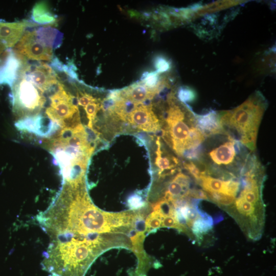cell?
Listing matches in <instances>:
<instances>
[{
	"label": "cell",
	"mask_w": 276,
	"mask_h": 276,
	"mask_svg": "<svg viewBox=\"0 0 276 276\" xmlns=\"http://www.w3.org/2000/svg\"><path fill=\"white\" fill-rule=\"evenodd\" d=\"M36 219L49 238L41 262L49 276H85L104 251L133 249L134 212L101 210L91 200L85 181L63 182Z\"/></svg>",
	"instance_id": "6da1fadb"
},
{
	"label": "cell",
	"mask_w": 276,
	"mask_h": 276,
	"mask_svg": "<svg viewBox=\"0 0 276 276\" xmlns=\"http://www.w3.org/2000/svg\"><path fill=\"white\" fill-rule=\"evenodd\" d=\"M51 141L50 150L59 167L62 180H85L89 159L101 144L96 135L79 124L61 129Z\"/></svg>",
	"instance_id": "7a4b0ae2"
},
{
	"label": "cell",
	"mask_w": 276,
	"mask_h": 276,
	"mask_svg": "<svg viewBox=\"0 0 276 276\" xmlns=\"http://www.w3.org/2000/svg\"><path fill=\"white\" fill-rule=\"evenodd\" d=\"M166 110L158 115L160 135L178 157L184 158L191 150L201 146L205 136L197 127L195 114L171 93L167 96Z\"/></svg>",
	"instance_id": "3957f363"
},
{
	"label": "cell",
	"mask_w": 276,
	"mask_h": 276,
	"mask_svg": "<svg viewBox=\"0 0 276 276\" xmlns=\"http://www.w3.org/2000/svg\"><path fill=\"white\" fill-rule=\"evenodd\" d=\"M267 105L262 95L256 92L236 108L219 113L224 133L254 150L259 127Z\"/></svg>",
	"instance_id": "277c9868"
},
{
	"label": "cell",
	"mask_w": 276,
	"mask_h": 276,
	"mask_svg": "<svg viewBox=\"0 0 276 276\" xmlns=\"http://www.w3.org/2000/svg\"><path fill=\"white\" fill-rule=\"evenodd\" d=\"M11 101L18 120L41 114L47 98L33 83L19 73L11 87Z\"/></svg>",
	"instance_id": "5b68a950"
},
{
	"label": "cell",
	"mask_w": 276,
	"mask_h": 276,
	"mask_svg": "<svg viewBox=\"0 0 276 276\" xmlns=\"http://www.w3.org/2000/svg\"><path fill=\"white\" fill-rule=\"evenodd\" d=\"M13 51L22 61L51 62L54 57L53 50L37 39L33 29L25 31Z\"/></svg>",
	"instance_id": "8992f818"
},
{
	"label": "cell",
	"mask_w": 276,
	"mask_h": 276,
	"mask_svg": "<svg viewBox=\"0 0 276 276\" xmlns=\"http://www.w3.org/2000/svg\"><path fill=\"white\" fill-rule=\"evenodd\" d=\"M19 73L45 94L53 90L59 81L57 72L44 62L22 61Z\"/></svg>",
	"instance_id": "52a82bcc"
},
{
	"label": "cell",
	"mask_w": 276,
	"mask_h": 276,
	"mask_svg": "<svg viewBox=\"0 0 276 276\" xmlns=\"http://www.w3.org/2000/svg\"><path fill=\"white\" fill-rule=\"evenodd\" d=\"M155 137L154 166L157 172V178L160 179L180 171V161L173 154L167 151L163 146L160 136L156 135Z\"/></svg>",
	"instance_id": "ba28073f"
},
{
	"label": "cell",
	"mask_w": 276,
	"mask_h": 276,
	"mask_svg": "<svg viewBox=\"0 0 276 276\" xmlns=\"http://www.w3.org/2000/svg\"><path fill=\"white\" fill-rule=\"evenodd\" d=\"M38 26L32 21L26 20L15 22H0L1 36L7 47L12 48L19 40L27 28Z\"/></svg>",
	"instance_id": "9c48e42d"
},
{
	"label": "cell",
	"mask_w": 276,
	"mask_h": 276,
	"mask_svg": "<svg viewBox=\"0 0 276 276\" xmlns=\"http://www.w3.org/2000/svg\"><path fill=\"white\" fill-rule=\"evenodd\" d=\"M228 139L229 141L210 152L209 157L216 165L228 166L233 163L237 153V148L241 144L229 137Z\"/></svg>",
	"instance_id": "30bf717a"
},
{
	"label": "cell",
	"mask_w": 276,
	"mask_h": 276,
	"mask_svg": "<svg viewBox=\"0 0 276 276\" xmlns=\"http://www.w3.org/2000/svg\"><path fill=\"white\" fill-rule=\"evenodd\" d=\"M22 63L10 49L5 60L0 65V84H8L11 88L18 77Z\"/></svg>",
	"instance_id": "8fae6325"
},
{
	"label": "cell",
	"mask_w": 276,
	"mask_h": 276,
	"mask_svg": "<svg viewBox=\"0 0 276 276\" xmlns=\"http://www.w3.org/2000/svg\"><path fill=\"white\" fill-rule=\"evenodd\" d=\"M195 122L197 127L205 137L224 133L219 114L213 110L202 115L195 114Z\"/></svg>",
	"instance_id": "7c38bea8"
},
{
	"label": "cell",
	"mask_w": 276,
	"mask_h": 276,
	"mask_svg": "<svg viewBox=\"0 0 276 276\" xmlns=\"http://www.w3.org/2000/svg\"><path fill=\"white\" fill-rule=\"evenodd\" d=\"M33 30L37 39L45 47L55 50L62 44L63 34L58 30L50 26H43Z\"/></svg>",
	"instance_id": "4fadbf2b"
},
{
	"label": "cell",
	"mask_w": 276,
	"mask_h": 276,
	"mask_svg": "<svg viewBox=\"0 0 276 276\" xmlns=\"http://www.w3.org/2000/svg\"><path fill=\"white\" fill-rule=\"evenodd\" d=\"M31 18L33 22L39 25L50 26L56 23L55 16L48 9L45 3H37L32 11Z\"/></svg>",
	"instance_id": "5bb4252c"
},
{
	"label": "cell",
	"mask_w": 276,
	"mask_h": 276,
	"mask_svg": "<svg viewBox=\"0 0 276 276\" xmlns=\"http://www.w3.org/2000/svg\"><path fill=\"white\" fill-rule=\"evenodd\" d=\"M199 182L205 192H217L229 195L231 179L223 180L204 175L200 178Z\"/></svg>",
	"instance_id": "9a60e30c"
},
{
	"label": "cell",
	"mask_w": 276,
	"mask_h": 276,
	"mask_svg": "<svg viewBox=\"0 0 276 276\" xmlns=\"http://www.w3.org/2000/svg\"><path fill=\"white\" fill-rule=\"evenodd\" d=\"M213 220L211 217L203 218L199 217L195 220L191 227L192 231L197 237L209 232L212 227Z\"/></svg>",
	"instance_id": "2e32d148"
},
{
	"label": "cell",
	"mask_w": 276,
	"mask_h": 276,
	"mask_svg": "<svg viewBox=\"0 0 276 276\" xmlns=\"http://www.w3.org/2000/svg\"><path fill=\"white\" fill-rule=\"evenodd\" d=\"M205 192V191H204ZM208 199L211 200L217 204L222 206H228L234 203L235 196L217 192H205Z\"/></svg>",
	"instance_id": "e0dca14e"
},
{
	"label": "cell",
	"mask_w": 276,
	"mask_h": 276,
	"mask_svg": "<svg viewBox=\"0 0 276 276\" xmlns=\"http://www.w3.org/2000/svg\"><path fill=\"white\" fill-rule=\"evenodd\" d=\"M182 165L184 169L198 181L202 176L206 175L208 170L204 168V164L200 168V165H197L192 160H186L183 162Z\"/></svg>",
	"instance_id": "ac0fdd59"
},
{
	"label": "cell",
	"mask_w": 276,
	"mask_h": 276,
	"mask_svg": "<svg viewBox=\"0 0 276 276\" xmlns=\"http://www.w3.org/2000/svg\"><path fill=\"white\" fill-rule=\"evenodd\" d=\"M240 197L253 204H256L260 199L259 186L249 188H243Z\"/></svg>",
	"instance_id": "d6986e66"
},
{
	"label": "cell",
	"mask_w": 276,
	"mask_h": 276,
	"mask_svg": "<svg viewBox=\"0 0 276 276\" xmlns=\"http://www.w3.org/2000/svg\"><path fill=\"white\" fill-rule=\"evenodd\" d=\"M235 205L239 212L245 216H251L254 214L255 208L254 204L249 203L241 197L235 200Z\"/></svg>",
	"instance_id": "ffe728a7"
},
{
	"label": "cell",
	"mask_w": 276,
	"mask_h": 276,
	"mask_svg": "<svg viewBox=\"0 0 276 276\" xmlns=\"http://www.w3.org/2000/svg\"><path fill=\"white\" fill-rule=\"evenodd\" d=\"M141 82L149 88L156 87L159 82L158 73L152 72L145 73L142 77Z\"/></svg>",
	"instance_id": "44dd1931"
},
{
	"label": "cell",
	"mask_w": 276,
	"mask_h": 276,
	"mask_svg": "<svg viewBox=\"0 0 276 276\" xmlns=\"http://www.w3.org/2000/svg\"><path fill=\"white\" fill-rule=\"evenodd\" d=\"M177 97L180 102L186 103L193 101L195 98V94L191 89L181 87L178 90Z\"/></svg>",
	"instance_id": "7402d4cb"
},
{
	"label": "cell",
	"mask_w": 276,
	"mask_h": 276,
	"mask_svg": "<svg viewBox=\"0 0 276 276\" xmlns=\"http://www.w3.org/2000/svg\"><path fill=\"white\" fill-rule=\"evenodd\" d=\"M154 66L157 73L168 71L170 68V63L168 60L162 56H156L153 61Z\"/></svg>",
	"instance_id": "603a6c76"
},
{
	"label": "cell",
	"mask_w": 276,
	"mask_h": 276,
	"mask_svg": "<svg viewBox=\"0 0 276 276\" xmlns=\"http://www.w3.org/2000/svg\"><path fill=\"white\" fill-rule=\"evenodd\" d=\"M161 220L162 227L173 228L177 229L179 231L183 232L182 228L178 223L175 217L171 216H165L162 218Z\"/></svg>",
	"instance_id": "cb8c5ba5"
}]
</instances>
